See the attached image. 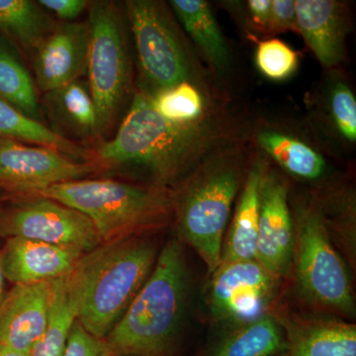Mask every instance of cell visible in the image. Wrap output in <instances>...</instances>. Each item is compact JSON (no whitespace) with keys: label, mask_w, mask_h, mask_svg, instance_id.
I'll return each mask as SVG.
<instances>
[{"label":"cell","mask_w":356,"mask_h":356,"mask_svg":"<svg viewBox=\"0 0 356 356\" xmlns=\"http://www.w3.org/2000/svg\"><path fill=\"white\" fill-rule=\"evenodd\" d=\"M83 254L74 248L13 236L0 250V262L6 281L32 284L65 277Z\"/></svg>","instance_id":"cell-15"},{"label":"cell","mask_w":356,"mask_h":356,"mask_svg":"<svg viewBox=\"0 0 356 356\" xmlns=\"http://www.w3.org/2000/svg\"><path fill=\"white\" fill-rule=\"evenodd\" d=\"M149 95L154 108L166 120L178 124L203 121L205 100L202 92L191 81Z\"/></svg>","instance_id":"cell-26"},{"label":"cell","mask_w":356,"mask_h":356,"mask_svg":"<svg viewBox=\"0 0 356 356\" xmlns=\"http://www.w3.org/2000/svg\"><path fill=\"white\" fill-rule=\"evenodd\" d=\"M284 331L273 314L226 327L196 356H280L286 350Z\"/></svg>","instance_id":"cell-18"},{"label":"cell","mask_w":356,"mask_h":356,"mask_svg":"<svg viewBox=\"0 0 356 356\" xmlns=\"http://www.w3.org/2000/svg\"><path fill=\"white\" fill-rule=\"evenodd\" d=\"M0 138L17 140L24 144L51 147L62 152L72 159H83V149L67 138L62 137L53 129L44 126L0 99Z\"/></svg>","instance_id":"cell-25"},{"label":"cell","mask_w":356,"mask_h":356,"mask_svg":"<svg viewBox=\"0 0 356 356\" xmlns=\"http://www.w3.org/2000/svg\"><path fill=\"white\" fill-rule=\"evenodd\" d=\"M188 274L177 238L159 252L151 275L123 317L105 337L112 356H175Z\"/></svg>","instance_id":"cell-3"},{"label":"cell","mask_w":356,"mask_h":356,"mask_svg":"<svg viewBox=\"0 0 356 356\" xmlns=\"http://www.w3.org/2000/svg\"><path fill=\"white\" fill-rule=\"evenodd\" d=\"M0 356H31V353H20L0 346Z\"/></svg>","instance_id":"cell-34"},{"label":"cell","mask_w":356,"mask_h":356,"mask_svg":"<svg viewBox=\"0 0 356 356\" xmlns=\"http://www.w3.org/2000/svg\"><path fill=\"white\" fill-rule=\"evenodd\" d=\"M30 238L88 252L102 245L88 217L69 206L43 197H20L0 210V238Z\"/></svg>","instance_id":"cell-10"},{"label":"cell","mask_w":356,"mask_h":356,"mask_svg":"<svg viewBox=\"0 0 356 356\" xmlns=\"http://www.w3.org/2000/svg\"><path fill=\"white\" fill-rule=\"evenodd\" d=\"M292 268L307 301L346 318L355 316L348 267L330 238L320 212L300 207L294 220Z\"/></svg>","instance_id":"cell-6"},{"label":"cell","mask_w":356,"mask_h":356,"mask_svg":"<svg viewBox=\"0 0 356 356\" xmlns=\"http://www.w3.org/2000/svg\"><path fill=\"white\" fill-rule=\"evenodd\" d=\"M170 6L211 65L217 70L226 69L228 46L209 4L203 0H172Z\"/></svg>","instance_id":"cell-21"},{"label":"cell","mask_w":356,"mask_h":356,"mask_svg":"<svg viewBox=\"0 0 356 356\" xmlns=\"http://www.w3.org/2000/svg\"><path fill=\"white\" fill-rule=\"evenodd\" d=\"M243 181L240 165L231 159L211 161L173 196L180 242L191 245L212 274L221 264L229 214Z\"/></svg>","instance_id":"cell-5"},{"label":"cell","mask_w":356,"mask_h":356,"mask_svg":"<svg viewBox=\"0 0 356 356\" xmlns=\"http://www.w3.org/2000/svg\"><path fill=\"white\" fill-rule=\"evenodd\" d=\"M55 26L38 2L0 0V31L26 50H34Z\"/></svg>","instance_id":"cell-23"},{"label":"cell","mask_w":356,"mask_h":356,"mask_svg":"<svg viewBox=\"0 0 356 356\" xmlns=\"http://www.w3.org/2000/svg\"><path fill=\"white\" fill-rule=\"evenodd\" d=\"M88 88L95 100L100 133L109 127L125 99L130 81L127 40L118 6L89 4Z\"/></svg>","instance_id":"cell-7"},{"label":"cell","mask_w":356,"mask_h":356,"mask_svg":"<svg viewBox=\"0 0 356 356\" xmlns=\"http://www.w3.org/2000/svg\"><path fill=\"white\" fill-rule=\"evenodd\" d=\"M0 210H1V209H0Z\"/></svg>","instance_id":"cell-36"},{"label":"cell","mask_w":356,"mask_h":356,"mask_svg":"<svg viewBox=\"0 0 356 356\" xmlns=\"http://www.w3.org/2000/svg\"><path fill=\"white\" fill-rule=\"evenodd\" d=\"M51 305L48 327L31 351V356H64L67 337L76 322L67 303L65 277L51 281Z\"/></svg>","instance_id":"cell-27"},{"label":"cell","mask_w":356,"mask_h":356,"mask_svg":"<svg viewBox=\"0 0 356 356\" xmlns=\"http://www.w3.org/2000/svg\"><path fill=\"white\" fill-rule=\"evenodd\" d=\"M257 65L268 79L283 81L291 76L298 67V55L281 40H266L257 47Z\"/></svg>","instance_id":"cell-28"},{"label":"cell","mask_w":356,"mask_h":356,"mask_svg":"<svg viewBox=\"0 0 356 356\" xmlns=\"http://www.w3.org/2000/svg\"><path fill=\"white\" fill-rule=\"evenodd\" d=\"M0 99L41 122L36 84L6 37H0Z\"/></svg>","instance_id":"cell-22"},{"label":"cell","mask_w":356,"mask_h":356,"mask_svg":"<svg viewBox=\"0 0 356 356\" xmlns=\"http://www.w3.org/2000/svg\"><path fill=\"white\" fill-rule=\"evenodd\" d=\"M51 116L60 128L79 137L100 134L99 119L88 84L81 79L46 93Z\"/></svg>","instance_id":"cell-20"},{"label":"cell","mask_w":356,"mask_h":356,"mask_svg":"<svg viewBox=\"0 0 356 356\" xmlns=\"http://www.w3.org/2000/svg\"><path fill=\"white\" fill-rule=\"evenodd\" d=\"M98 170L91 161H76L57 149L0 138V189L18 197Z\"/></svg>","instance_id":"cell-11"},{"label":"cell","mask_w":356,"mask_h":356,"mask_svg":"<svg viewBox=\"0 0 356 356\" xmlns=\"http://www.w3.org/2000/svg\"><path fill=\"white\" fill-rule=\"evenodd\" d=\"M280 284L257 259L221 264L208 286L211 317L225 329L257 320L270 312Z\"/></svg>","instance_id":"cell-9"},{"label":"cell","mask_w":356,"mask_h":356,"mask_svg":"<svg viewBox=\"0 0 356 356\" xmlns=\"http://www.w3.org/2000/svg\"><path fill=\"white\" fill-rule=\"evenodd\" d=\"M64 356H112L104 339H97L74 322L67 337Z\"/></svg>","instance_id":"cell-30"},{"label":"cell","mask_w":356,"mask_h":356,"mask_svg":"<svg viewBox=\"0 0 356 356\" xmlns=\"http://www.w3.org/2000/svg\"><path fill=\"white\" fill-rule=\"evenodd\" d=\"M158 248L143 236L102 243L89 250L65 277L76 322L105 339L123 317L153 271Z\"/></svg>","instance_id":"cell-2"},{"label":"cell","mask_w":356,"mask_h":356,"mask_svg":"<svg viewBox=\"0 0 356 356\" xmlns=\"http://www.w3.org/2000/svg\"><path fill=\"white\" fill-rule=\"evenodd\" d=\"M44 10L56 14L65 22H74L86 10L90 2L86 0H40Z\"/></svg>","instance_id":"cell-31"},{"label":"cell","mask_w":356,"mask_h":356,"mask_svg":"<svg viewBox=\"0 0 356 356\" xmlns=\"http://www.w3.org/2000/svg\"><path fill=\"white\" fill-rule=\"evenodd\" d=\"M51 305V282L13 285L0 304V346L31 353L48 327Z\"/></svg>","instance_id":"cell-14"},{"label":"cell","mask_w":356,"mask_h":356,"mask_svg":"<svg viewBox=\"0 0 356 356\" xmlns=\"http://www.w3.org/2000/svg\"><path fill=\"white\" fill-rule=\"evenodd\" d=\"M207 123L166 120L154 108L149 95L140 91L113 139L102 143L90 161L99 170L145 173L153 186L170 189L217 139L216 129Z\"/></svg>","instance_id":"cell-1"},{"label":"cell","mask_w":356,"mask_h":356,"mask_svg":"<svg viewBox=\"0 0 356 356\" xmlns=\"http://www.w3.org/2000/svg\"><path fill=\"white\" fill-rule=\"evenodd\" d=\"M297 30L325 67L339 65L344 58L343 7L334 0H297Z\"/></svg>","instance_id":"cell-17"},{"label":"cell","mask_w":356,"mask_h":356,"mask_svg":"<svg viewBox=\"0 0 356 356\" xmlns=\"http://www.w3.org/2000/svg\"><path fill=\"white\" fill-rule=\"evenodd\" d=\"M248 9L250 18L257 27L271 30L273 0H250Z\"/></svg>","instance_id":"cell-33"},{"label":"cell","mask_w":356,"mask_h":356,"mask_svg":"<svg viewBox=\"0 0 356 356\" xmlns=\"http://www.w3.org/2000/svg\"><path fill=\"white\" fill-rule=\"evenodd\" d=\"M330 113L339 135L350 143L356 140V100L348 84L337 83L330 93Z\"/></svg>","instance_id":"cell-29"},{"label":"cell","mask_w":356,"mask_h":356,"mask_svg":"<svg viewBox=\"0 0 356 356\" xmlns=\"http://www.w3.org/2000/svg\"><path fill=\"white\" fill-rule=\"evenodd\" d=\"M89 29L86 22H65L32 51L35 84L44 93L81 79L88 70Z\"/></svg>","instance_id":"cell-13"},{"label":"cell","mask_w":356,"mask_h":356,"mask_svg":"<svg viewBox=\"0 0 356 356\" xmlns=\"http://www.w3.org/2000/svg\"><path fill=\"white\" fill-rule=\"evenodd\" d=\"M271 30H297L296 7L293 0H273Z\"/></svg>","instance_id":"cell-32"},{"label":"cell","mask_w":356,"mask_h":356,"mask_svg":"<svg viewBox=\"0 0 356 356\" xmlns=\"http://www.w3.org/2000/svg\"><path fill=\"white\" fill-rule=\"evenodd\" d=\"M282 327L286 350L280 356H356V325L336 318L271 313Z\"/></svg>","instance_id":"cell-16"},{"label":"cell","mask_w":356,"mask_h":356,"mask_svg":"<svg viewBox=\"0 0 356 356\" xmlns=\"http://www.w3.org/2000/svg\"><path fill=\"white\" fill-rule=\"evenodd\" d=\"M172 194L170 189L153 185L83 178L33 195L79 211L92 222L100 242L108 243L143 236L165 226L173 213Z\"/></svg>","instance_id":"cell-4"},{"label":"cell","mask_w":356,"mask_h":356,"mask_svg":"<svg viewBox=\"0 0 356 356\" xmlns=\"http://www.w3.org/2000/svg\"><path fill=\"white\" fill-rule=\"evenodd\" d=\"M294 222L283 180L264 170L261 182L257 261L282 280L291 273Z\"/></svg>","instance_id":"cell-12"},{"label":"cell","mask_w":356,"mask_h":356,"mask_svg":"<svg viewBox=\"0 0 356 356\" xmlns=\"http://www.w3.org/2000/svg\"><path fill=\"white\" fill-rule=\"evenodd\" d=\"M257 140L278 165L295 177L314 180L324 175V158L306 143L271 130L261 131Z\"/></svg>","instance_id":"cell-24"},{"label":"cell","mask_w":356,"mask_h":356,"mask_svg":"<svg viewBox=\"0 0 356 356\" xmlns=\"http://www.w3.org/2000/svg\"><path fill=\"white\" fill-rule=\"evenodd\" d=\"M142 76L154 95L191 81V60L172 18L163 4L152 0L126 2Z\"/></svg>","instance_id":"cell-8"},{"label":"cell","mask_w":356,"mask_h":356,"mask_svg":"<svg viewBox=\"0 0 356 356\" xmlns=\"http://www.w3.org/2000/svg\"><path fill=\"white\" fill-rule=\"evenodd\" d=\"M6 277H4L3 271H2L1 262H0V304L6 294Z\"/></svg>","instance_id":"cell-35"},{"label":"cell","mask_w":356,"mask_h":356,"mask_svg":"<svg viewBox=\"0 0 356 356\" xmlns=\"http://www.w3.org/2000/svg\"><path fill=\"white\" fill-rule=\"evenodd\" d=\"M264 172V168L259 163H255L245 178L233 221L222 242L221 264L257 259L261 182Z\"/></svg>","instance_id":"cell-19"}]
</instances>
